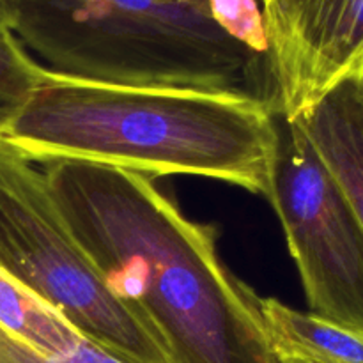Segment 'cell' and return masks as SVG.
<instances>
[{
    "label": "cell",
    "instance_id": "cell-2",
    "mask_svg": "<svg viewBox=\"0 0 363 363\" xmlns=\"http://www.w3.org/2000/svg\"><path fill=\"white\" fill-rule=\"evenodd\" d=\"M277 112L248 94L98 84L46 69L2 140L32 163L199 176L266 199Z\"/></svg>",
    "mask_w": 363,
    "mask_h": 363
},
{
    "label": "cell",
    "instance_id": "cell-9",
    "mask_svg": "<svg viewBox=\"0 0 363 363\" xmlns=\"http://www.w3.org/2000/svg\"><path fill=\"white\" fill-rule=\"evenodd\" d=\"M45 73L13 32H0V140Z\"/></svg>",
    "mask_w": 363,
    "mask_h": 363
},
{
    "label": "cell",
    "instance_id": "cell-4",
    "mask_svg": "<svg viewBox=\"0 0 363 363\" xmlns=\"http://www.w3.org/2000/svg\"><path fill=\"white\" fill-rule=\"evenodd\" d=\"M0 272L124 363H170L155 330L121 300L64 220L45 170L0 140Z\"/></svg>",
    "mask_w": 363,
    "mask_h": 363
},
{
    "label": "cell",
    "instance_id": "cell-12",
    "mask_svg": "<svg viewBox=\"0 0 363 363\" xmlns=\"http://www.w3.org/2000/svg\"><path fill=\"white\" fill-rule=\"evenodd\" d=\"M291 363H293V362H291Z\"/></svg>",
    "mask_w": 363,
    "mask_h": 363
},
{
    "label": "cell",
    "instance_id": "cell-8",
    "mask_svg": "<svg viewBox=\"0 0 363 363\" xmlns=\"http://www.w3.org/2000/svg\"><path fill=\"white\" fill-rule=\"evenodd\" d=\"M262 314L280 363H363V332L296 311L277 298H262Z\"/></svg>",
    "mask_w": 363,
    "mask_h": 363
},
{
    "label": "cell",
    "instance_id": "cell-7",
    "mask_svg": "<svg viewBox=\"0 0 363 363\" xmlns=\"http://www.w3.org/2000/svg\"><path fill=\"white\" fill-rule=\"evenodd\" d=\"M296 121L363 223V77L340 82Z\"/></svg>",
    "mask_w": 363,
    "mask_h": 363
},
{
    "label": "cell",
    "instance_id": "cell-1",
    "mask_svg": "<svg viewBox=\"0 0 363 363\" xmlns=\"http://www.w3.org/2000/svg\"><path fill=\"white\" fill-rule=\"evenodd\" d=\"M53 199L110 289L155 330L170 363H280L262 298L151 177L101 163L45 165Z\"/></svg>",
    "mask_w": 363,
    "mask_h": 363
},
{
    "label": "cell",
    "instance_id": "cell-10",
    "mask_svg": "<svg viewBox=\"0 0 363 363\" xmlns=\"http://www.w3.org/2000/svg\"><path fill=\"white\" fill-rule=\"evenodd\" d=\"M0 363H124L110 351L85 340L78 350L69 353H50L32 346L27 340L0 326Z\"/></svg>",
    "mask_w": 363,
    "mask_h": 363
},
{
    "label": "cell",
    "instance_id": "cell-6",
    "mask_svg": "<svg viewBox=\"0 0 363 363\" xmlns=\"http://www.w3.org/2000/svg\"><path fill=\"white\" fill-rule=\"evenodd\" d=\"M279 113L298 119L340 82L363 77V0H257Z\"/></svg>",
    "mask_w": 363,
    "mask_h": 363
},
{
    "label": "cell",
    "instance_id": "cell-11",
    "mask_svg": "<svg viewBox=\"0 0 363 363\" xmlns=\"http://www.w3.org/2000/svg\"><path fill=\"white\" fill-rule=\"evenodd\" d=\"M9 30V18H7L6 6H4V0H0V32Z\"/></svg>",
    "mask_w": 363,
    "mask_h": 363
},
{
    "label": "cell",
    "instance_id": "cell-5",
    "mask_svg": "<svg viewBox=\"0 0 363 363\" xmlns=\"http://www.w3.org/2000/svg\"><path fill=\"white\" fill-rule=\"evenodd\" d=\"M266 199L286 234L308 312L363 332V223L300 123L279 112Z\"/></svg>",
    "mask_w": 363,
    "mask_h": 363
},
{
    "label": "cell",
    "instance_id": "cell-3",
    "mask_svg": "<svg viewBox=\"0 0 363 363\" xmlns=\"http://www.w3.org/2000/svg\"><path fill=\"white\" fill-rule=\"evenodd\" d=\"M48 71L130 87L236 92L277 106L269 57L234 39L211 0H4ZM279 110V108H277Z\"/></svg>",
    "mask_w": 363,
    "mask_h": 363
}]
</instances>
